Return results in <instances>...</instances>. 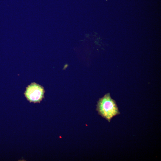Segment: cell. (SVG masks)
<instances>
[{
	"instance_id": "cell-2",
	"label": "cell",
	"mask_w": 161,
	"mask_h": 161,
	"mask_svg": "<svg viewBox=\"0 0 161 161\" xmlns=\"http://www.w3.org/2000/svg\"><path fill=\"white\" fill-rule=\"evenodd\" d=\"M43 87L35 83H32L27 88L24 94L27 99L30 102H40L44 97Z\"/></svg>"
},
{
	"instance_id": "cell-1",
	"label": "cell",
	"mask_w": 161,
	"mask_h": 161,
	"mask_svg": "<svg viewBox=\"0 0 161 161\" xmlns=\"http://www.w3.org/2000/svg\"><path fill=\"white\" fill-rule=\"evenodd\" d=\"M96 109L98 114L109 122L114 117L120 114L116 102L111 98L109 93L99 99Z\"/></svg>"
}]
</instances>
